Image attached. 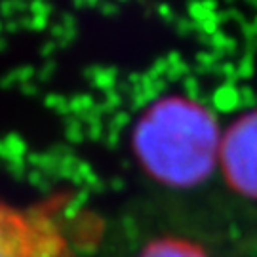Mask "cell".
<instances>
[{
    "label": "cell",
    "mask_w": 257,
    "mask_h": 257,
    "mask_svg": "<svg viewBox=\"0 0 257 257\" xmlns=\"http://www.w3.org/2000/svg\"><path fill=\"white\" fill-rule=\"evenodd\" d=\"M93 101L92 95H86V93H80V95H76L73 99H69V110H73V112H80V114H88V112H92Z\"/></svg>",
    "instance_id": "ba28073f"
},
{
    "label": "cell",
    "mask_w": 257,
    "mask_h": 257,
    "mask_svg": "<svg viewBox=\"0 0 257 257\" xmlns=\"http://www.w3.org/2000/svg\"><path fill=\"white\" fill-rule=\"evenodd\" d=\"M57 44H55L54 40H52V42H46V44H44V46H42V50H40V54L42 55H52L55 52V50H57Z\"/></svg>",
    "instance_id": "2e32d148"
},
{
    "label": "cell",
    "mask_w": 257,
    "mask_h": 257,
    "mask_svg": "<svg viewBox=\"0 0 257 257\" xmlns=\"http://www.w3.org/2000/svg\"><path fill=\"white\" fill-rule=\"evenodd\" d=\"M2 29H4V27H2V19H0V31H2Z\"/></svg>",
    "instance_id": "ac0fdd59"
},
{
    "label": "cell",
    "mask_w": 257,
    "mask_h": 257,
    "mask_svg": "<svg viewBox=\"0 0 257 257\" xmlns=\"http://www.w3.org/2000/svg\"><path fill=\"white\" fill-rule=\"evenodd\" d=\"M29 12H31V16L50 18V14H52V4H50L48 0H29Z\"/></svg>",
    "instance_id": "9c48e42d"
},
{
    "label": "cell",
    "mask_w": 257,
    "mask_h": 257,
    "mask_svg": "<svg viewBox=\"0 0 257 257\" xmlns=\"http://www.w3.org/2000/svg\"><path fill=\"white\" fill-rule=\"evenodd\" d=\"M219 168L234 193L257 200V109L244 112L223 132Z\"/></svg>",
    "instance_id": "3957f363"
},
{
    "label": "cell",
    "mask_w": 257,
    "mask_h": 257,
    "mask_svg": "<svg viewBox=\"0 0 257 257\" xmlns=\"http://www.w3.org/2000/svg\"><path fill=\"white\" fill-rule=\"evenodd\" d=\"M74 6L76 8H90V6H101L103 2H107V0H73Z\"/></svg>",
    "instance_id": "4fadbf2b"
},
{
    "label": "cell",
    "mask_w": 257,
    "mask_h": 257,
    "mask_svg": "<svg viewBox=\"0 0 257 257\" xmlns=\"http://www.w3.org/2000/svg\"><path fill=\"white\" fill-rule=\"evenodd\" d=\"M4 50H6V40L0 38V52H4Z\"/></svg>",
    "instance_id": "e0dca14e"
},
{
    "label": "cell",
    "mask_w": 257,
    "mask_h": 257,
    "mask_svg": "<svg viewBox=\"0 0 257 257\" xmlns=\"http://www.w3.org/2000/svg\"><path fill=\"white\" fill-rule=\"evenodd\" d=\"M29 10L27 0H0V18L4 21L21 18L23 12Z\"/></svg>",
    "instance_id": "52a82bcc"
},
{
    "label": "cell",
    "mask_w": 257,
    "mask_h": 257,
    "mask_svg": "<svg viewBox=\"0 0 257 257\" xmlns=\"http://www.w3.org/2000/svg\"><path fill=\"white\" fill-rule=\"evenodd\" d=\"M138 257H208L200 246L185 238H158L147 244Z\"/></svg>",
    "instance_id": "277c9868"
},
{
    "label": "cell",
    "mask_w": 257,
    "mask_h": 257,
    "mask_svg": "<svg viewBox=\"0 0 257 257\" xmlns=\"http://www.w3.org/2000/svg\"><path fill=\"white\" fill-rule=\"evenodd\" d=\"M44 103L54 110H63V112L69 110V99H65L61 93H50V95H46Z\"/></svg>",
    "instance_id": "30bf717a"
},
{
    "label": "cell",
    "mask_w": 257,
    "mask_h": 257,
    "mask_svg": "<svg viewBox=\"0 0 257 257\" xmlns=\"http://www.w3.org/2000/svg\"><path fill=\"white\" fill-rule=\"evenodd\" d=\"M76 31H78V25H76V19L71 16V14H65L61 21L52 27V40H54L55 44L59 48L63 46H69L71 42H73L74 38H76Z\"/></svg>",
    "instance_id": "8992f818"
},
{
    "label": "cell",
    "mask_w": 257,
    "mask_h": 257,
    "mask_svg": "<svg viewBox=\"0 0 257 257\" xmlns=\"http://www.w3.org/2000/svg\"><path fill=\"white\" fill-rule=\"evenodd\" d=\"M69 242L50 208H16L0 200V257H67Z\"/></svg>",
    "instance_id": "7a4b0ae2"
},
{
    "label": "cell",
    "mask_w": 257,
    "mask_h": 257,
    "mask_svg": "<svg viewBox=\"0 0 257 257\" xmlns=\"http://www.w3.org/2000/svg\"><path fill=\"white\" fill-rule=\"evenodd\" d=\"M19 90L25 93V95H37V93H38V86L35 82H29V84H23V86H19Z\"/></svg>",
    "instance_id": "5bb4252c"
},
{
    "label": "cell",
    "mask_w": 257,
    "mask_h": 257,
    "mask_svg": "<svg viewBox=\"0 0 257 257\" xmlns=\"http://www.w3.org/2000/svg\"><path fill=\"white\" fill-rule=\"evenodd\" d=\"M103 16H107V18H114L116 14H118V2H103L101 6H99Z\"/></svg>",
    "instance_id": "7c38bea8"
},
{
    "label": "cell",
    "mask_w": 257,
    "mask_h": 257,
    "mask_svg": "<svg viewBox=\"0 0 257 257\" xmlns=\"http://www.w3.org/2000/svg\"><path fill=\"white\" fill-rule=\"evenodd\" d=\"M223 132L215 114L194 97L156 99L139 116L132 145L155 181L189 189L204 183L219 166Z\"/></svg>",
    "instance_id": "6da1fadb"
},
{
    "label": "cell",
    "mask_w": 257,
    "mask_h": 257,
    "mask_svg": "<svg viewBox=\"0 0 257 257\" xmlns=\"http://www.w3.org/2000/svg\"><path fill=\"white\" fill-rule=\"evenodd\" d=\"M116 2H126V0H116Z\"/></svg>",
    "instance_id": "d6986e66"
},
{
    "label": "cell",
    "mask_w": 257,
    "mask_h": 257,
    "mask_svg": "<svg viewBox=\"0 0 257 257\" xmlns=\"http://www.w3.org/2000/svg\"><path fill=\"white\" fill-rule=\"evenodd\" d=\"M55 73V63L54 61H46V63L42 65V69L38 71V80L40 82H48Z\"/></svg>",
    "instance_id": "8fae6325"
},
{
    "label": "cell",
    "mask_w": 257,
    "mask_h": 257,
    "mask_svg": "<svg viewBox=\"0 0 257 257\" xmlns=\"http://www.w3.org/2000/svg\"><path fill=\"white\" fill-rule=\"evenodd\" d=\"M130 120V116L126 114V112H122V110H118L116 114H114V126H126V122Z\"/></svg>",
    "instance_id": "9a60e30c"
},
{
    "label": "cell",
    "mask_w": 257,
    "mask_h": 257,
    "mask_svg": "<svg viewBox=\"0 0 257 257\" xmlns=\"http://www.w3.org/2000/svg\"><path fill=\"white\" fill-rule=\"evenodd\" d=\"M84 74L101 92L114 90V86L118 82V71H116V67H99V65H93V67H88L84 71Z\"/></svg>",
    "instance_id": "5b68a950"
}]
</instances>
